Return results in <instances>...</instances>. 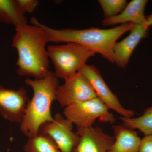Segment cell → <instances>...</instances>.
I'll list each match as a JSON object with an SVG mask.
<instances>
[{"label": "cell", "mask_w": 152, "mask_h": 152, "mask_svg": "<svg viewBox=\"0 0 152 152\" xmlns=\"http://www.w3.org/2000/svg\"><path fill=\"white\" fill-rule=\"evenodd\" d=\"M48 42L46 33L39 25L16 27L12 46L18 52L16 65L19 75L41 79L48 75L50 61L46 45Z\"/></svg>", "instance_id": "obj_1"}, {"label": "cell", "mask_w": 152, "mask_h": 152, "mask_svg": "<svg viewBox=\"0 0 152 152\" xmlns=\"http://www.w3.org/2000/svg\"><path fill=\"white\" fill-rule=\"evenodd\" d=\"M30 22L31 23L36 24L43 29L49 42L80 44L96 53H99L111 63H114V47L118 39L125 33L130 31L135 26L132 23H128L107 29L96 28L81 30L56 29L41 23L35 17H32Z\"/></svg>", "instance_id": "obj_2"}, {"label": "cell", "mask_w": 152, "mask_h": 152, "mask_svg": "<svg viewBox=\"0 0 152 152\" xmlns=\"http://www.w3.org/2000/svg\"><path fill=\"white\" fill-rule=\"evenodd\" d=\"M25 83L32 88V98L30 100L21 122L20 130L28 138L37 134L44 124L52 121V104L56 101V94L59 85V79L50 71L45 77L31 79L26 77Z\"/></svg>", "instance_id": "obj_3"}, {"label": "cell", "mask_w": 152, "mask_h": 152, "mask_svg": "<svg viewBox=\"0 0 152 152\" xmlns=\"http://www.w3.org/2000/svg\"><path fill=\"white\" fill-rule=\"evenodd\" d=\"M49 58L54 67L58 78L65 80L78 72L86 62L96 53L80 44L69 42L47 48Z\"/></svg>", "instance_id": "obj_4"}, {"label": "cell", "mask_w": 152, "mask_h": 152, "mask_svg": "<svg viewBox=\"0 0 152 152\" xmlns=\"http://www.w3.org/2000/svg\"><path fill=\"white\" fill-rule=\"evenodd\" d=\"M64 115L77 128L92 126L96 120L113 124L116 121L106 105L98 97L64 108Z\"/></svg>", "instance_id": "obj_5"}, {"label": "cell", "mask_w": 152, "mask_h": 152, "mask_svg": "<svg viewBox=\"0 0 152 152\" xmlns=\"http://www.w3.org/2000/svg\"><path fill=\"white\" fill-rule=\"evenodd\" d=\"M64 81L56 94V101L62 107L97 97L89 82L79 72Z\"/></svg>", "instance_id": "obj_6"}, {"label": "cell", "mask_w": 152, "mask_h": 152, "mask_svg": "<svg viewBox=\"0 0 152 152\" xmlns=\"http://www.w3.org/2000/svg\"><path fill=\"white\" fill-rule=\"evenodd\" d=\"M87 79L97 97L104 103L109 110L112 109L125 118L134 117L135 113L132 110L125 108L104 81L100 72L94 66L86 64L79 71Z\"/></svg>", "instance_id": "obj_7"}, {"label": "cell", "mask_w": 152, "mask_h": 152, "mask_svg": "<svg viewBox=\"0 0 152 152\" xmlns=\"http://www.w3.org/2000/svg\"><path fill=\"white\" fill-rule=\"evenodd\" d=\"M73 124L60 113H57L52 121L44 124L39 132L52 138L62 152H72L78 142L79 137L73 130Z\"/></svg>", "instance_id": "obj_8"}, {"label": "cell", "mask_w": 152, "mask_h": 152, "mask_svg": "<svg viewBox=\"0 0 152 152\" xmlns=\"http://www.w3.org/2000/svg\"><path fill=\"white\" fill-rule=\"evenodd\" d=\"M30 100L23 87L14 89L0 84V115L10 122L20 124Z\"/></svg>", "instance_id": "obj_9"}, {"label": "cell", "mask_w": 152, "mask_h": 152, "mask_svg": "<svg viewBox=\"0 0 152 152\" xmlns=\"http://www.w3.org/2000/svg\"><path fill=\"white\" fill-rule=\"evenodd\" d=\"M78 142L72 152H108L115 137L99 127L77 128Z\"/></svg>", "instance_id": "obj_10"}, {"label": "cell", "mask_w": 152, "mask_h": 152, "mask_svg": "<svg viewBox=\"0 0 152 152\" xmlns=\"http://www.w3.org/2000/svg\"><path fill=\"white\" fill-rule=\"evenodd\" d=\"M148 28L145 25H135L126 37L116 43L113 49L114 63L118 66H126L134 50L142 39L147 37Z\"/></svg>", "instance_id": "obj_11"}, {"label": "cell", "mask_w": 152, "mask_h": 152, "mask_svg": "<svg viewBox=\"0 0 152 152\" xmlns=\"http://www.w3.org/2000/svg\"><path fill=\"white\" fill-rule=\"evenodd\" d=\"M146 0H133L127 4L119 14L111 18H106L102 21L105 26L132 23L135 25H145L146 16L144 15Z\"/></svg>", "instance_id": "obj_12"}, {"label": "cell", "mask_w": 152, "mask_h": 152, "mask_svg": "<svg viewBox=\"0 0 152 152\" xmlns=\"http://www.w3.org/2000/svg\"><path fill=\"white\" fill-rule=\"evenodd\" d=\"M115 141L108 152H139L141 138L134 129L123 125L113 126Z\"/></svg>", "instance_id": "obj_13"}, {"label": "cell", "mask_w": 152, "mask_h": 152, "mask_svg": "<svg viewBox=\"0 0 152 152\" xmlns=\"http://www.w3.org/2000/svg\"><path fill=\"white\" fill-rule=\"evenodd\" d=\"M0 22L15 26L27 24L17 0H0Z\"/></svg>", "instance_id": "obj_14"}, {"label": "cell", "mask_w": 152, "mask_h": 152, "mask_svg": "<svg viewBox=\"0 0 152 152\" xmlns=\"http://www.w3.org/2000/svg\"><path fill=\"white\" fill-rule=\"evenodd\" d=\"M23 150L24 152H62L52 138L40 132L28 138Z\"/></svg>", "instance_id": "obj_15"}, {"label": "cell", "mask_w": 152, "mask_h": 152, "mask_svg": "<svg viewBox=\"0 0 152 152\" xmlns=\"http://www.w3.org/2000/svg\"><path fill=\"white\" fill-rule=\"evenodd\" d=\"M120 119L126 127L138 129L145 136L152 134V105L146 109L141 116L132 118L121 117Z\"/></svg>", "instance_id": "obj_16"}, {"label": "cell", "mask_w": 152, "mask_h": 152, "mask_svg": "<svg viewBox=\"0 0 152 152\" xmlns=\"http://www.w3.org/2000/svg\"><path fill=\"white\" fill-rule=\"evenodd\" d=\"M105 18H111L119 14L127 5L126 0H99Z\"/></svg>", "instance_id": "obj_17"}, {"label": "cell", "mask_w": 152, "mask_h": 152, "mask_svg": "<svg viewBox=\"0 0 152 152\" xmlns=\"http://www.w3.org/2000/svg\"><path fill=\"white\" fill-rule=\"evenodd\" d=\"M17 2L24 15L33 12L39 3L37 0H17Z\"/></svg>", "instance_id": "obj_18"}, {"label": "cell", "mask_w": 152, "mask_h": 152, "mask_svg": "<svg viewBox=\"0 0 152 152\" xmlns=\"http://www.w3.org/2000/svg\"><path fill=\"white\" fill-rule=\"evenodd\" d=\"M139 152H152V134L145 136L141 139Z\"/></svg>", "instance_id": "obj_19"}, {"label": "cell", "mask_w": 152, "mask_h": 152, "mask_svg": "<svg viewBox=\"0 0 152 152\" xmlns=\"http://www.w3.org/2000/svg\"><path fill=\"white\" fill-rule=\"evenodd\" d=\"M145 25L149 28L150 26H152V13L146 16V21Z\"/></svg>", "instance_id": "obj_20"}]
</instances>
